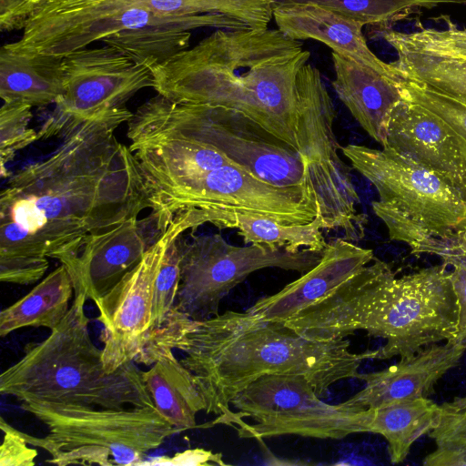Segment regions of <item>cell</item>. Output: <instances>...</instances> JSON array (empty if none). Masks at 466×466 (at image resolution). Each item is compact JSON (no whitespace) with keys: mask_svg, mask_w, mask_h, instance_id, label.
I'll use <instances>...</instances> for the list:
<instances>
[{"mask_svg":"<svg viewBox=\"0 0 466 466\" xmlns=\"http://www.w3.org/2000/svg\"><path fill=\"white\" fill-rule=\"evenodd\" d=\"M126 106L100 112L59 137L45 158L11 175L0 194V279L28 285L48 258L67 264L93 236L150 208L138 164L115 132Z\"/></svg>","mask_w":466,"mask_h":466,"instance_id":"6da1fadb","label":"cell"},{"mask_svg":"<svg viewBox=\"0 0 466 466\" xmlns=\"http://www.w3.org/2000/svg\"><path fill=\"white\" fill-rule=\"evenodd\" d=\"M147 346L185 353L180 362L193 373L205 411L217 415L207 427L236 428L238 421L230 402L261 376H302L322 398L335 382L356 378L361 363L378 354L377 350L354 353L345 339H308L283 322L264 319L249 310L195 320L175 308L152 332Z\"/></svg>","mask_w":466,"mask_h":466,"instance_id":"7a4b0ae2","label":"cell"},{"mask_svg":"<svg viewBox=\"0 0 466 466\" xmlns=\"http://www.w3.org/2000/svg\"><path fill=\"white\" fill-rule=\"evenodd\" d=\"M309 57L279 29H217L152 68L153 88L174 102L238 111L298 151L297 80Z\"/></svg>","mask_w":466,"mask_h":466,"instance_id":"3957f363","label":"cell"},{"mask_svg":"<svg viewBox=\"0 0 466 466\" xmlns=\"http://www.w3.org/2000/svg\"><path fill=\"white\" fill-rule=\"evenodd\" d=\"M85 289L74 287V300L61 322L0 375V392L19 401L98 406L106 409L154 407L141 377L130 361L106 372L102 350L91 339L85 313Z\"/></svg>","mask_w":466,"mask_h":466,"instance_id":"277c9868","label":"cell"},{"mask_svg":"<svg viewBox=\"0 0 466 466\" xmlns=\"http://www.w3.org/2000/svg\"><path fill=\"white\" fill-rule=\"evenodd\" d=\"M447 265L396 278L374 258L368 264L365 307L358 325L386 339L377 359L409 358L422 349L456 339L458 305Z\"/></svg>","mask_w":466,"mask_h":466,"instance_id":"5b68a950","label":"cell"},{"mask_svg":"<svg viewBox=\"0 0 466 466\" xmlns=\"http://www.w3.org/2000/svg\"><path fill=\"white\" fill-rule=\"evenodd\" d=\"M48 430L43 438L23 432L26 441L51 456L48 463L138 465L178 431L154 407L94 409L92 406L20 401Z\"/></svg>","mask_w":466,"mask_h":466,"instance_id":"8992f818","label":"cell"},{"mask_svg":"<svg viewBox=\"0 0 466 466\" xmlns=\"http://www.w3.org/2000/svg\"><path fill=\"white\" fill-rule=\"evenodd\" d=\"M343 156L376 188L372 202L391 240L410 248L466 227V200L439 176L390 147L349 144Z\"/></svg>","mask_w":466,"mask_h":466,"instance_id":"52a82bcc","label":"cell"},{"mask_svg":"<svg viewBox=\"0 0 466 466\" xmlns=\"http://www.w3.org/2000/svg\"><path fill=\"white\" fill-rule=\"evenodd\" d=\"M297 99L296 142L317 214L325 229L340 230L343 238L359 241L365 236L368 217L358 209L360 197L339 154L334 103L319 69L309 63L299 73Z\"/></svg>","mask_w":466,"mask_h":466,"instance_id":"ba28073f","label":"cell"},{"mask_svg":"<svg viewBox=\"0 0 466 466\" xmlns=\"http://www.w3.org/2000/svg\"><path fill=\"white\" fill-rule=\"evenodd\" d=\"M148 25L243 30L246 25L222 15L163 16L145 0H46L34 14L13 48L64 56L93 42Z\"/></svg>","mask_w":466,"mask_h":466,"instance_id":"9c48e42d","label":"cell"},{"mask_svg":"<svg viewBox=\"0 0 466 466\" xmlns=\"http://www.w3.org/2000/svg\"><path fill=\"white\" fill-rule=\"evenodd\" d=\"M240 437L261 440L280 435L342 439L368 432L370 410L320 400L314 387L298 375L261 376L231 400Z\"/></svg>","mask_w":466,"mask_h":466,"instance_id":"30bf717a","label":"cell"},{"mask_svg":"<svg viewBox=\"0 0 466 466\" xmlns=\"http://www.w3.org/2000/svg\"><path fill=\"white\" fill-rule=\"evenodd\" d=\"M182 237L175 309L195 320L218 315L222 299L249 274L267 268L305 273L319 263L322 255L262 244L238 247L220 234H201L189 239Z\"/></svg>","mask_w":466,"mask_h":466,"instance_id":"8fae6325","label":"cell"},{"mask_svg":"<svg viewBox=\"0 0 466 466\" xmlns=\"http://www.w3.org/2000/svg\"><path fill=\"white\" fill-rule=\"evenodd\" d=\"M152 100L178 129L214 147L233 165L279 187H308L299 152L247 116L221 106L177 103L158 94Z\"/></svg>","mask_w":466,"mask_h":466,"instance_id":"7c38bea8","label":"cell"},{"mask_svg":"<svg viewBox=\"0 0 466 466\" xmlns=\"http://www.w3.org/2000/svg\"><path fill=\"white\" fill-rule=\"evenodd\" d=\"M190 210L246 212L282 224H304L317 216V203L305 187H279L235 165L214 169L167 195L151 208L160 233Z\"/></svg>","mask_w":466,"mask_h":466,"instance_id":"4fadbf2b","label":"cell"},{"mask_svg":"<svg viewBox=\"0 0 466 466\" xmlns=\"http://www.w3.org/2000/svg\"><path fill=\"white\" fill-rule=\"evenodd\" d=\"M202 210H190L177 217L149 247L139 264L106 294L94 302L96 319L104 329L102 360L106 372L112 373L134 361L151 337L152 297L155 279L171 238L180 230L196 229L210 223Z\"/></svg>","mask_w":466,"mask_h":466,"instance_id":"5bb4252c","label":"cell"},{"mask_svg":"<svg viewBox=\"0 0 466 466\" xmlns=\"http://www.w3.org/2000/svg\"><path fill=\"white\" fill-rule=\"evenodd\" d=\"M65 90L38 131L39 139L64 131L102 111L125 106L139 90L153 87L151 69L106 46L82 48L63 56Z\"/></svg>","mask_w":466,"mask_h":466,"instance_id":"9a60e30c","label":"cell"},{"mask_svg":"<svg viewBox=\"0 0 466 466\" xmlns=\"http://www.w3.org/2000/svg\"><path fill=\"white\" fill-rule=\"evenodd\" d=\"M387 146L435 173L466 200V138L442 117L403 100L391 115Z\"/></svg>","mask_w":466,"mask_h":466,"instance_id":"2e32d148","label":"cell"},{"mask_svg":"<svg viewBox=\"0 0 466 466\" xmlns=\"http://www.w3.org/2000/svg\"><path fill=\"white\" fill-rule=\"evenodd\" d=\"M160 234L148 216L131 218L93 236L65 265L73 287L83 288L93 301L104 296L139 264Z\"/></svg>","mask_w":466,"mask_h":466,"instance_id":"e0dca14e","label":"cell"},{"mask_svg":"<svg viewBox=\"0 0 466 466\" xmlns=\"http://www.w3.org/2000/svg\"><path fill=\"white\" fill-rule=\"evenodd\" d=\"M466 349L457 339L432 344L380 371L358 374L364 388L343 403L360 410L428 398L437 381L458 365Z\"/></svg>","mask_w":466,"mask_h":466,"instance_id":"ac0fdd59","label":"cell"},{"mask_svg":"<svg viewBox=\"0 0 466 466\" xmlns=\"http://www.w3.org/2000/svg\"><path fill=\"white\" fill-rule=\"evenodd\" d=\"M374 258L371 249L343 238H335L327 244L315 267L278 293L260 299L248 310L264 319L285 322L355 275Z\"/></svg>","mask_w":466,"mask_h":466,"instance_id":"d6986e66","label":"cell"},{"mask_svg":"<svg viewBox=\"0 0 466 466\" xmlns=\"http://www.w3.org/2000/svg\"><path fill=\"white\" fill-rule=\"evenodd\" d=\"M278 29L294 40L313 39L392 78L399 79L398 69L380 59L368 46L361 22L329 9L307 5H282L273 9Z\"/></svg>","mask_w":466,"mask_h":466,"instance_id":"ffe728a7","label":"cell"},{"mask_svg":"<svg viewBox=\"0 0 466 466\" xmlns=\"http://www.w3.org/2000/svg\"><path fill=\"white\" fill-rule=\"evenodd\" d=\"M331 56L335 93L367 134L386 147L391 115L403 101L399 79H392L349 56L334 52Z\"/></svg>","mask_w":466,"mask_h":466,"instance_id":"44dd1931","label":"cell"},{"mask_svg":"<svg viewBox=\"0 0 466 466\" xmlns=\"http://www.w3.org/2000/svg\"><path fill=\"white\" fill-rule=\"evenodd\" d=\"M135 363L152 365L148 370H141V377L162 416L178 431L196 428V416L206 410V402L193 373L175 357L172 350L147 346Z\"/></svg>","mask_w":466,"mask_h":466,"instance_id":"7402d4cb","label":"cell"},{"mask_svg":"<svg viewBox=\"0 0 466 466\" xmlns=\"http://www.w3.org/2000/svg\"><path fill=\"white\" fill-rule=\"evenodd\" d=\"M65 90L63 56L23 51L9 44L0 49V97L31 106L56 104Z\"/></svg>","mask_w":466,"mask_h":466,"instance_id":"603a6c76","label":"cell"},{"mask_svg":"<svg viewBox=\"0 0 466 466\" xmlns=\"http://www.w3.org/2000/svg\"><path fill=\"white\" fill-rule=\"evenodd\" d=\"M74 293L71 276L61 264L29 293L0 313V336L25 327L53 330L67 314Z\"/></svg>","mask_w":466,"mask_h":466,"instance_id":"cb8c5ba5","label":"cell"},{"mask_svg":"<svg viewBox=\"0 0 466 466\" xmlns=\"http://www.w3.org/2000/svg\"><path fill=\"white\" fill-rule=\"evenodd\" d=\"M368 432L383 436L393 464L402 462L412 444L439 422L441 405L428 398L396 401L369 409Z\"/></svg>","mask_w":466,"mask_h":466,"instance_id":"d4e9b609","label":"cell"},{"mask_svg":"<svg viewBox=\"0 0 466 466\" xmlns=\"http://www.w3.org/2000/svg\"><path fill=\"white\" fill-rule=\"evenodd\" d=\"M234 228L245 244H262L285 248L291 252L307 249L321 254L327 247L322 229L325 228L319 215L304 224H282L269 218L235 212Z\"/></svg>","mask_w":466,"mask_h":466,"instance_id":"484cf974","label":"cell"},{"mask_svg":"<svg viewBox=\"0 0 466 466\" xmlns=\"http://www.w3.org/2000/svg\"><path fill=\"white\" fill-rule=\"evenodd\" d=\"M273 9L282 5H307L329 9L362 24L389 28L421 9L441 5H466V0H270Z\"/></svg>","mask_w":466,"mask_h":466,"instance_id":"4316f807","label":"cell"},{"mask_svg":"<svg viewBox=\"0 0 466 466\" xmlns=\"http://www.w3.org/2000/svg\"><path fill=\"white\" fill-rule=\"evenodd\" d=\"M190 36V31L182 26L148 25L122 31L103 41L152 69L187 49Z\"/></svg>","mask_w":466,"mask_h":466,"instance_id":"83f0119b","label":"cell"},{"mask_svg":"<svg viewBox=\"0 0 466 466\" xmlns=\"http://www.w3.org/2000/svg\"><path fill=\"white\" fill-rule=\"evenodd\" d=\"M163 16L222 15L245 24L252 30H265L273 18L270 0H145Z\"/></svg>","mask_w":466,"mask_h":466,"instance_id":"f1b7e54d","label":"cell"},{"mask_svg":"<svg viewBox=\"0 0 466 466\" xmlns=\"http://www.w3.org/2000/svg\"><path fill=\"white\" fill-rule=\"evenodd\" d=\"M391 64L400 75L466 104V59L400 53Z\"/></svg>","mask_w":466,"mask_h":466,"instance_id":"f546056e","label":"cell"},{"mask_svg":"<svg viewBox=\"0 0 466 466\" xmlns=\"http://www.w3.org/2000/svg\"><path fill=\"white\" fill-rule=\"evenodd\" d=\"M447 29L423 28L415 33H401L390 28L382 36L397 52L466 59V29H459L449 15H441Z\"/></svg>","mask_w":466,"mask_h":466,"instance_id":"4dcf8cb0","label":"cell"},{"mask_svg":"<svg viewBox=\"0 0 466 466\" xmlns=\"http://www.w3.org/2000/svg\"><path fill=\"white\" fill-rule=\"evenodd\" d=\"M30 105L21 101H3L0 110V163L2 178L9 177L6 164L15 154L38 140V132L29 127Z\"/></svg>","mask_w":466,"mask_h":466,"instance_id":"1f68e13d","label":"cell"},{"mask_svg":"<svg viewBox=\"0 0 466 466\" xmlns=\"http://www.w3.org/2000/svg\"><path fill=\"white\" fill-rule=\"evenodd\" d=\"M186 232H177L169 240L159 266L153 289L151 334L174 309L180 282L179 238Z\"/></svg>","mask_w":466,"mask_h":466,"instance_id":"d6a6232c","label":"cell"},{"mask_svg":"<svg viewBox=\"0 0 466 466\" xmlns=\"http://www.w3.org/2000/svg\"><path fill=\"white\" fill-rule=\"evenodd\" d=\"M398 86L403 100L440 116L466 138V104L400 73Z\"/></svg>","mask_w":466,"mask_h":466,"instance_id":"836d02e7","label":"cell"},{"mask_svg":"<svg viewBox=\"0 0 466 466\" xmlns=\"http://www.w3.org/2000/svg\"><path fill=\"white\" fill-rule=\"evenodd\" d=\"M410 249L414 254L436 255L447 266L466 262V227L444 237L429 238Z\"/></svg>","mask_w":466,"mask_h":466,"instance_id":"e575fe53","label":"cell"},{"mask_svg":"<svg viewBox=\"0 0 466 466\" xmlns=\"http://www.w3.org/2000/svg\"><path fill=\"white\" fill-rule=\"evenodd\" d=\"M4 439L0 448V466H34L37 451L27 446L23 432L0 420Z\"/></svg>","mask_w":466,"mask_h":466,"instance_id":"d590c367","label":"cell"},{"mask_svg":"<svg viewBox=\"0 0 466 466\" xmlns=\"http://www.w3.org/2000/svg\"><path fill=\"white\" fill-rule=\"evenodd\" d=\"M436 444L466 445V407L449 412H441L436 427L429 432Z\"/></svg>","mask_w":466,"mask_h":466,"instance_id":"8d00e7d4","label":"cell"},{"mask_svg":"<svg viewBox=\"0 0 466 466\" xmlns=\"http://www.w3.org/2000/svg\"><path fill=\"white\" fill-rule=\"evenodd\" d=\"M46 0H0V29H25L30 18Z\"/></svg>","mask_w":466,"mask_h":466,"instance_id":"74e56055","label":"cell"},{"mask_svg":"<svg viewBox=\"0 0 466 466\" xmlns=\"http://www.w3.org/2000/svg\"><path fill=\"white\" fill-rule=\"evenodd\" d=\"M138 465H173V466H211L226 465L221 453L197 448L177 452L173 456H161L150 461H141Z\"/></svg>","mask_w":466,"mask_h":466,"instance_id":"f35d334b","label":"cell"},{"mask_svg":"<svg viewBox=\"0 0 466 466\" xmlns=\"http://www.w3.org/2000/svg\"><path fill=\"white\" fill-rule=\"evenodd\" d=\"M450 278L458 305L457 336L466 349V262L451 265Z\"/></svg>","mask_w":466,"mask_h":466,"instance_id":"ab89813d","label":"cell"},{"mask_svg":"<svg viewBox=\"0 0 466 466\" xmlns=\"http://www.w3.org/2000/svg\"><path fill=\"white\" fill-rule=\"evenodd\" d=\"M436 449L425 457L424 465L428 466H462L466 465V445L436 444Z\"/></svg>","mask_w":466,"mask_h":466,"instance_id":"60d3db41","label":"cell"},{"mask_svg":"<svg viewBox=\"0 0 466 466\" xmlns=\"http://www.w3.org/2000/svg\"><path fill=\"white\" fill-rule=\"evenodd\" d=\"M466 407V395L441 405V412L454 411Z\"/></svg>","mask_w":466,"mask_h":466,"instance_id":"b9f144b4","label":"cell"}]
</instances>
